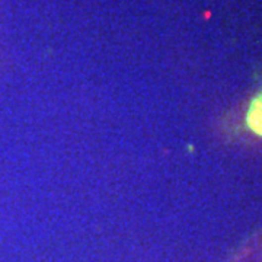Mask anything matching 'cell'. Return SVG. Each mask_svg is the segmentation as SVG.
Masks as SVG:
<instances>
[{
  "mask_svg": "<svg viewBox=\"0 0 262 262\" xmlns=\"http://www.w3.org/2000/svg\"><path fill=\"white\" fill-rule=\"evenodd\" d=\"M246 121L249 128L262 137V92L260 95L254 98V101L251 102V106L248 109V115Z\"/></svg>",
  "mask_w": 262,
  "mask_h": 262,
  "instance_id": "cell-1",
  "label": "cell"
}]
</instances>
